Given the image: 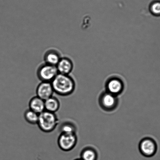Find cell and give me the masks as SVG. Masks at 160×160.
I'll list each match as a JSON object with an SVG mask.
<instances>
[{
	"label": "cell",
	"mask_w": 160,
	"mask_h": 160,
	"mask_svg": "<svg viewBox=\"0 0 160 160\" xmlns=\"http://www.w3.org/2000/svg\"><path fill=\"white\" fill-rule=\"evenodd\" d=\"M74 160H82L81 159V158H78V159H75Z\"/></svg>",
	"instance_id": "cell-17"
},
{
	"label": "cell",
	"mask_w": 160,
	"mask_h": 160,
	"mask_svg": "<svg viewBox=\"0 0 160 160\" xmlns=\"http://www.w3.org/2000/svg\"><path fill=\"white\" fill-rule=\"evenodd\" d=\"M56 67L59 73L69 75L72 71L73 65L72 62L69 58L62 57Z\"/></svg>",
	"instance_id": "cell-9"
},
{
	"label": "cell",
	"mask_w": 160,
	"mask_h": 160,
	"mask_svg": "<svg viewBox=\"0 0 160 160\" xmlns=\"http://www.w3.org/2000/svg\"><path fill=\"white\" fill-rule=\"evenodd\" d=\"M59 131L60 133L77 134L78 128L74 122L71 120H66L62 122L59 125Z\"/></svg>",
	"instance_id": "cell-14"
},
{
	"label": "cell",
	"mask_w": 160,
	"mask_h": 160,
	"mask_svg": "<svg viewBox=\"0 0 160 160\" xmlns=\"http://www.w3.org/2000/svg\"><path fill=\"white\" fill-rule=\"evenodd\" d=\"M59 121L56 113L44 111L39 114L37 125L41 131L45 133H51L58 126Z\"/></svg>",
	"instance_id": "cell-2"
},
{
	"label": "cell",
	"mask_w": 160,
	"mask_h": 160,
	"mask_svg": "<svg viewBox=\"0 0 160 160\" xmlns=\"http://www.w3.org/2000/svg\"><path fill=\"white\" fill-rule=\"evenodd\" d=\"M25 120L31 125H37L38 122L39 114L29 109H27L24 113Z\"/></svg>",
	"instance_id": "cell-15"
},
{
	"label": "cell",
	"mask_w": 160,
	"mask_h": 160,
	"mask_svg": "<svg viewBox=\"0 0 160 160\" xmlns=\"http://www.w3.org/2000/svg\"><path fill=\"white\" fill-rule=\"evenodd\" d=\"M62 58L57 50L51 49L47 51L44 58L45 63L56 66Z\"/></svg>",
	"instance_id": "cell-11"
},
{
	"label": "cell",
	"mask_w": 160,
	"mask_h": 160,
	"mask_svg": "<svg viewBox=\"0 0 160 160\" xmlns=\"http://www.w3.org/2000/svg\"><path fill=\"white\" fill-rule=\"evenodd\" d=\"M51 83L54 93L60 96H69L76 89V82L69 75L58 73Z\"/></svg>",
	"instance_id": "cell-1"
},
{
	"label": "cell",
	"mask_w": 160,
	"mask_h": 160,
	"mask_svg": "<svg viewBox=\"0 0 160 160\" xmlns=\"http://www.w3.org/2000/svg\"><path fill=\"white\" fill-rule=\"evenodd\" d=\"M98 155L97 150L93 147H85L80 153V158L82 160H98Z\"/></svg>",
	"instance_id": "cell-13"
},
{
	"label": "cell",
	"mask_w": 160,
	"mask_h": 160,
	"mask_svg": "<svg viewBox=\"0 0 160 160\" xmlns=\"http://www.w3.org/2000/svg\"><path fill=\"white\" fill-rule=\"evenodd\" d=\"M100 107L107 112H111L117 109L119 104L118 96L106 91L100 94L98 98Z\"/></svg>",
	"instance_id": "cell-3"
},
{
	"label": "cell",
	"mask_w": 160,
	"mask_h": 160,
	"mask_svg": "<svg viewBox=\"0 0 160 160\" xmlns=\"http://www.w3.org/2000/svg\"><path fill=\"white\" fill-rule=\"evenodd\" d=\"M45 111L56 113L60 109L61 103L59 99L53 95L45 100Z\"/></svg>",
	"instance_id": "cell-12"
},
{
	"label": "cell",
	"mask_w": 160,
	"mask_h": 160,
	"mask_svg": "<svg viewBox=\"0 0 160 160\" xmlns=\"http://www.w3.org/2000/svg\"><path fill=\"white\" fill-rule=\"evenodd\" d=\"M29 109L40 114L45 111V100L36 95L30 100Z\"/></svg>",
	"instance_id": "cell-10"
},
{
	"label": "cell",
	"mask_w": 160,
	"mask_h": 160,
	"mask_svg": "<svg viewBox=\"0 0 160 160\" xmlns=\"http://www.w3.org/2000/svg\"><path fill=\"white\" fill-rule=\"evenodd\" d=\"M77 134L60 133L58 138L57 143L59 148L64 152H69L76 147L78 143Z\"/></svg>",
	"instance_id": "cell-4"
},
{
	"label": "cell",
	"mask_w": 160,
	"mask_h": 160,
	"mask_svg": "<svg viewBox=\"0 0 160 160\" xmlns=\"http://www.w3.org/2000/svg\"><path fill=\"white\" fill-rule=\"evenodd\" d=\"M57 67L45 63L41 65L38 69L37 75L41 82H51L58 74Z\"/></svg>",
	"instance_id": "cell-5"
},
{
	"label": "cell",
	"mask_w": 160,
	"mask_h": 160,
	"mask_svg": "<svg viewBox=\"0 0 160 160\" xmlns=\"http://www.w3.org/2000/svg\"><path fill=\"white\" fill-rule=\"evenodd\" d=\"M151 13L155 16L160 15V1H157L152 3L150 6Z\"/></svg>",
	"instance_id": "cell-16"
},
{
	"label": "cell",
	"mask_w": 160,
	"mask_h": 160,
	"mask_svg": "<svg viewBox=\"0 0 160 160\" xmlns=\"http://www.w3.org/2000/svg\"><path fill=\"white\" fill-rule=\"evenodd\" d=\"M54 93L51 82H41L36 89L37 96L44 100L52 96Z\"/></svg>",
	"instance_id": "cell-8"
},
{
	"label": "cell",
	"mask_w": 160,
	"mask_h": 160,
	"mask_svg": "<svg viewBox=\"0 0 160 160\" xmlns=\"http://www.w3.org/2000/svg\"><path fill=\"white\" fill-rule=\"evenodd\" d=\"M105 88L107 92L118 96L123 92L124 84L119 78H112L106 82Z\"/></svg>",
	"instance_id": "cell-7"
},
{
	"label": "cell",
	"mask_w": 160,
	"mask_h": 160,
	"mask_svg": "<svg viewBox=\"0 0 160 160\" xmlns=\"http://www.w3.org/2000/svg\"><path fill=\"white\" fill-rule=\"evenodd\" d=\"M139 150L141 154L145 157H152L157 152V143L156 141L151 138H144L139 142Z\"/></svg>",
	"instance_id": "cell-6"
}]
</instances>
